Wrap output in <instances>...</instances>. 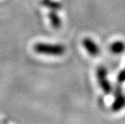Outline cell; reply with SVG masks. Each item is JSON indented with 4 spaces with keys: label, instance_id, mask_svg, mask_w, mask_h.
Returning a JSON list of instances; mask_svg holds the SVG:
<instances>
[{
    "label": "cell",
    "instance_id": "1",
    "mask_svg": "<svg viewBox=\"0 0 125 124\" xmlns=\"http://www.w3.org/2000/svg\"><path fill=\"white\" fill-rule=\"evenodd\" d=\"M34 51L39 54L47 56L60 57L65 53V47L61 44H49L39 42L34 45Z\"/></svg>",
    "mask_w": 125,
    "mask_h": 124
},
{
    "label": "cell",
    "instance_id": "4",
    "mask_svg": "<svg viewBox=\"0 0 125 124\" xmlns=\"http://www.w3.org/2000/svg\"><path fill=\"white\" fill-rule=\"evenodd\" d=\"M115 98L111 105V109L114 112H118L125 105V97L122 94L121 88L119 86H117L115 89Z\"/></svg>",
    "mask_w": 125,
    "mask_h": 124
},
{
    "label": "cell",
    "instance_id": "5",
    "mask_svg": "<svg viewBox=\"0 0 125 124\" xmlns=\"http://www.w3.org/2000/svg\"><path fill=\"white\" fill-rule=\"evenodd\" d=\"M50 23H51L52 26L55 29H59L62 27V19L59 15H57V10H51L48 15Z\"/></svg>",
    "mask_w": 125,
    "mask_h": 124
},
{
    "label": "cell",
    "instance_id": "6",
    "mask_svg": "<svg viewBox=\"0 0 125 124\" xmlns=\"http://www.w3.org/2000/svg\"><path fill=\"white\" fill-rule=\"evenodd\" d=\"M110 50L113 54H121L125 51V43L121 40L113 42L110 46Z\"/></svg>",
    "mask_w": 125,
    "mask_h": 124
},
{
    "label": "cell",
    "instance_id": "2",
    "mask_svg": "<svg viewBox=\"0 0 125 124\" xmlns=\"http://www.w3.org/2000/svg\"><path fill=\"white\" fill-rule=\"evenodd\" d=\"M97 78L98 84L106 94L111 92V85L107 78V71L104 66H99L97 68Z\"/></svg>",
    "mask_w": 125,
    "mask_h": 124
},
{
    "label": "cell",
    "instance_id": "8",
    "mask_svg": "<svg viewBox=\"0 0 125 124\" xmlns=\"http://www.w3.org/2000/svg\"><path fill=\"white\" fill-rule=\"evenodd\" d=\"M117 81L119 83H124L125 81V69L121 70L117 76Z\"/></svg>",
    "mask_w": 125,
    "mask_h": 124
},
{
    "label": "cell",
    "instance_id": "7",
    "mask_svg": "<svg viewBox=\"0 0 125 124\" xmlns=\"http://www.w3.org/2000/svg\"><path fill=\"white\" fill-rule=\"evenodd\" d=\"M41 3L47 8L52 10H58L62 8V4L59 2L54 0H41Z\"/></svg>",
    "mask_w": 125,
    "mask_h": 124
},
{
    "label": "cell",
    "instance_id": "3",
    "mask_svg": "<svg viewBox=\"0 0 125 124\" xmlns=\"http://www.w3.org/2000/svg\"><path fill=\"white\" fill-rule=\"evenodd\" d=\"M82 45L87 52L92 57H98L100 54V48L91 38L86 37L82 39Z\"/></svg>",
    "mask_w": 125,
    "mask_h": 124
}]
</instances>
